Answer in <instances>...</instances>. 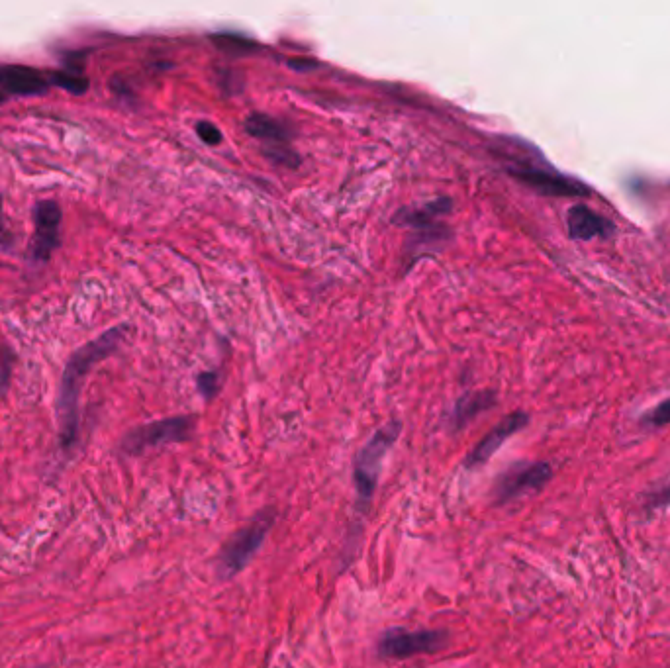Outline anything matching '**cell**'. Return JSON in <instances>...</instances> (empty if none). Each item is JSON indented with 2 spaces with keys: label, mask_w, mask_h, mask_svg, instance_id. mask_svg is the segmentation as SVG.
I'll return each instance as SVG.
<instances>
[{
  "label": "cell",
  "mask_w": 670,
  "mask_h": 668,
  "mask_svg": "<svg viewBox=\"0 0 670 668\" xmlns=\"http://www.w3.org/2000/svg\"><path fill=\"white\" fill-rule=\"evenodd\" d=\"M670 506V484H665L661 488H655L651 492L645 494V512H655V510H663Z\"/></svg>",
  "instance_id": "17"
},
{
  "label": "cell",
  "mask_w": 670,
  "mask_h": 668,
  "mask_svg": "<svg viewBox=\"0 0 670 668\" xmlns=\"http://www.w3.org/2000/svg\"><path fill=\"white\" fill-rule=\"evenodd\" d=\"M275 520L277 510L265 508L226 539L216 557V573L220 574V578H234L253 561L257 551L263 547L269 531L273 529Z\"/></svg>",
  "instance_id": "2"
},
{
  "label": "cell",
  "mask_w": 670,
  "mask_h": 668,
  "mask_svg": "<svg viewBox=\"0 0 670 668\" xmlns=\"http://www.w3.org/2000/svg\"><path fill=\"white\" fill-rule=\"evenodd\" d=\"M53 85L73 93V95H83L87 89H89V81L83 77V75H77L75 71H55L51 73V79H49Z\"/></svg>",
  "instance_id": "16"
},
{
  "label": "cell",
  "mask_w": 670,
  "mask_h": 668,
  "mask_svg": "<svg viewBox=\"0 0 670 668\" xmlns=\"http://www.w3.org/2000/svg\"><path fill=\"white\" fill-rule=\"evenodd\" d=\"M553 478V467L541 463H520L496 478L492 486V498L498 506L514 502L529 492H541Z\"/></svg>",
  "instance_id": "6"
},
{
  "label": "cell",
  "mask_w": 670,
  "mask_h": 668,
  "mask_svg": "<svg viewBox=\"0 0 670 668\" xmlns=\"http://www.w3.org/2000/svg\"><path fill=\"white\" fill-rule=\"evenodd\" d=\"M61 208L53 200H42L34 208V239L30 245L32 259L46 263L51 253L59 247V226H61Z\"/></svg>",
  "instance_id": "7"
},
{
  "label": "cell",
  "mask_w": 670,
  "mask_h": 668,
  "mask_svg": "<svg viewBox=\"0 0 670 668\" xmlns=\"http://www.w3.org/2000/svg\"><path fill=\"white\" fill-rule=\"evenodd\" d=\"M196 134H198V138H200L204 144L218 145L222 142V134H220V130H218L214 124H210V122H198V124H196Z\"/></svg>",
  "instance_id": "20"
},
{
  "label": "cell",
  "mask_w": 670,
  "mask_h": 668,
  "mask_svg": "<svg viewBox=\"0 0 670 668\" xmlns=\"http://www.w3.org/2000/svg\"><path fill=\"white\" fill-rule=\"evenodd\" d=\"M449 647V633L445 629H404L394 627L384 631L377 651L384 659H412L420 655H435Z\"/></svg>",
  "instance_id": "4"
},
{
  "label": "cell",
  "mask_w": 670,
  "mask_h": 668,
  "mask_svg": "<svg viewBox=\"0 0 670 668\" xmlns=\"http://www.w3.org/2000/svg\"><path fill=\"white\" fill-rule=\"evenodd\" d=\"M245 132L267 144H283L288 140V132L283 124H279L267 114H257V112L245 120Z\"/></svg>",
  "instance_id": "13"
},
{
  "label": "cell",
  "mask_w": 670,
  "mask_h": 668,
  "mask_svg": "<svg viewBox=\"0 0 670 668\" xmlns=\"http://www.w3.org/2000/svg\"><path fill=\"white\" fill-rule=\"evenodd\" d=\"M198 388H200V392L204 394V398L210 400V398L216 394V390H218V377H216L214 373H204V375H200V379H198Z\"/></svg>",
  "instance_id": "21"
},
{
  "label": "cell",
  "mask_w": 670,
  "mask_h": 668,
  "mask_svg": "<svg viewBox=\"0 0 670 668\" xmlns=\"http://www.w3.org/2000/svg\"><path fill=\"white\" fill-rule=\"evenodd\" d=\"M6 236V232H4V228H2V216H0V239L4 238Z\"/></svg>",
  "instance_id": "22"
},
{
  "label": "cell",
  "mask_w": 670,
  "mask_h": 668,
  "mask_svg": "<svg viewBox=\"0 0 670 668\" xmlns=\"http://www.w3.org/2000/svg\"><path fill=\"white\" fill-rule=\"evenodd\" d=\"M192 430H194V418L191 416H175L151 422L130 431L122 441V451L128 455H142L147 449L187 441L191 439Z\"/></svg>",
  "instance_id": "5"
},
{
  "label": "cell",
  "mask_w": 670,
  "mask_h": 668,
  "mask_svg": "<svg viewBox=\"0 0 670 668\" xmlns=\"http://www.w3.org/2000/svg\"><path fill=\"white\" fill-rule=\"evenodd\" d=\"M214 44L224 51H230V53H236V55H245V53H253L257 51V46L241 36V34H232V32H222V34H216L212 36Z\"/></svg>",
  "instance_id": "15"
},
{
  "label": "cell",
  "mask_w": 670,
  "mask_h": 668,
  "mask_svg": "<svg viewBox=\"0 0 670 668\" xmlns=\"http://www.w3.org/2000/svg\"><path fill=\"white\" fill-rule=\"evenodd\" d=\"M0 102H4V95H2V91H0Z\"/></svg>",
  "instance_id": "23"
},
{
  "label": "cell",
  "mask_w": 670,
  "mask_h": 668,
  "mask_svg": "<svg viewBox=\"0 0 670 668\" xmlns=\"http://www.w3.org/2000/svg\"><path fill=\"white\" fill-rule=\"evenodd\" d=\"M271 145H273L271 149H265V153H267L271 159H275V161H279V163H283V165H290V167L298 165V157H296L294 151H290V149L283 144Z\"/></svg>",
  "instance_id": "19"
},
{
  "label": "cell",
  "mask_w": 670,
  "mask_h": 668,
  "mask_svg": "<svg viewBox=\"0 0 670 668\" xmlns=\"http://www.w3.org/2000/svg\"><path fill=\"white\" fill-rule=\"evenodd\" d=\"M643 422L647 426H653V428H663V426H669L670 424V398L661 402L659 406H655L651 412L645 414Z\"/></svg>",
  "instance_id": "18"
},
{
  "label": "cell",
  "mask_w": 670,
  "mask_h": 668,
  "mask_svg": "<svg viewBox=\"0 0 670 668\" xmlns=\"http://www.w3.org/2000/svg\"><path fill=\"white\" fill-rule=\"evenodd\" d=\"M126 328H114L79 349L67 363L59 390V430L63 449H71L79 437V394L85 375L122 341Z\"/></svg>",
  "instance_id": "1"
},
{
  "label": "cell",
  "mask_w": 670,
  "mask_h": 668,
  "mask_svg": "<svg viewBox=\"0 0 670 668\" xmlns=\"http://www.w3.org/2000/svg\"><path fill=\"white\" fill-rule=\"evenodd\" d=\"M527 424H529V416H527L526 412H514L508 418H504L494 430L486 433L480 439L479 443L475 445V449L465 459V467L467 469L482 467L512 435H516L518 431L524 430Z\"/></svg>",
  "instance_id": "9"
},
{
  "label": "cell",
  "mask_w": 670,
  "mask_h": 668,
  "mask_svg": "<svg viewBox=\"0 0 670 668\" xmlns=\"http://www.w3.org/2000/svg\"><path fill=\"white\" fill-rule=\"evenodd\" d=\"M567 228L571 238L590 241L594 238H608L614 230L612 222L596 214L584 204H576L567 214Z\"/></svg>",
  "instance_id": "11"
},
{
  "label": "cell",
  "mask_w": 670,
  "mask_h": 668,
  "mask_svg": "<svg viewBox=\"0 0 670 668\" xmlns=\"http://www.w3.org/2000/svg\"><path fill=\"white\" fill-rule=\"evenodd\" d=\"M400 430H402L400 422L386 424L367 441V445L355 457V465H353V482L357 490L355 512L361 516H365L371 508V502L375 498V490L379 484V475L383 469L384 457L388 455L390 447L396 443Z\"/></svg>",
  "instance_id": "3"
},
{
  "label": "cell",
  "mask_w": 670,
  "mask_h": 668,
  "mask_svg": "<svg viewBox=\"0 0 670 668\" xmlns=\"http://www.w3.org/2000/svg\"><path fill=\"white\" fill-rule=\"evenodd\" d=\"M510 175L526 183L527 187L535 189L547 196H588L590 191L586 185L576 181L573 177L561 175L553 169H541V167H514L510 169Z\"/></svg>",
  "instance_id": "8"
},
{
  "label": "cell",
  "mask_w": 670,
  "mask_h": 668,
  "mask_svg": "<svg viewBox=\"0 0 670 668\" xmlns=\"http://www.w3.org/2000/svg\"><path fill=\"white\" fill-rule=\"evenodd\" d=\"M494 402H496V396L490 390L465 394L455 404V410H453V426H455V430L465 428L471 420H475L484 410H488Z\"/></svg>",
  "instance_id": "12"
},
{
  "label": "cell",
  "mask_w": 670,
  "mask_h": 668,
  "mask_svg": "<svg viewBox=\"0 0 670 668\" xmlns=\"http://www.w3.org/2000/svg\"><path fill=\"white\" fill-rule=\"evenodd\" d=\"M449 208H451V200L449 198H439V200H433L430 204H426L424 208L402 210L400 214H396L394 220L398 224H406V226H414V228H428L437 216L449 212Z\"/></svg>",
  "instance_id": "14"
},
{
  "label": "cell",
  "mask_w": 670,
  "mask_h": 668,
  "mask_svg": "<svg viewBox=\"0 0 670 668\" xmlns=\"http://www.w3.org/2000/svg\"><path fill=\"white\" fill-rule=\"evenodd\" d=\"M0 89L10 95H44L49 89L46 77L26 65H0Z\"/></svg>",
  "instance_id": "10"
}]
</instances>
